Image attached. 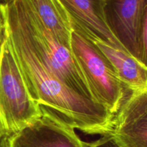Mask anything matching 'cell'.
<instances>
[{"mask_svg":"<svg viewBox=\"0 0 147 147\" xmlns=\"http://www.w3.org/2000/svg\"><path fill=\"white\" fill-rule=\"evenodd\" d=\"M110 134L123 147H147V90L128 93L113 117Z\"/></svg>","mask_w":147,"mask_h":147,"instance_id":"obj_6","label":"cell"},{"mask_svg":"<svg viewBox=\"0 0 147 147\" xmlns=\"http://www.w3.org/2000/svg\"><path fill=\"white\" fill-rule=\"evenodd\" d=\"M10 137L0 135V147H9Z\"/></svg>","mask_w":147,"mask_h":147,"instance_id":"obj_13","label":"cell"},{"mask_svg":"<svg viewBox=\"0 0 147 147\" xmlns=\"http://www.w3.org/2000/svg\"><path fill=\"white\" fill-rule=\"evenodd\" d=\"M12 1V0H0V4H8V3H9L10 1Z\"/></svg>","mask_w":147,"mask_h":147,"instance_id":"obj_14","label":"cell"},{"mask_svg":"<svg viewBox=\"0 0 147 147\" xmlns=\"http://www.w3.org/2000/svg\"><path fill=\"white\" fill-rule=\"evenodd\" d=\"M6 37V18L4 4H0V55L1 47Z\"/></svg>","mask_w":147,"mask_h":147,"instance_id":"obj_12","label":"cell"},{"mask_svg":"<svg viewBox=\"0 0 147 147\" xmlns=\"http://www.w3.org/2000/svg\"><path fill=\"white\" fill-rule=\"evenodd\" d=\"M42 116L6 35L0 55V135L11 137Z\"/></svg>","mask_w":147,"mask_h":147,"instance_id":"obj_4","label":"cell"},{"mask_svg":"<svg viewBox=\"0 0 147 147\" xmlns=\"http://www.w3.org/2000/svg\"><path fill=\"white\" fill-rule=\"evenodd\" d=\"M9 147H86V142L73 128L42 116L10 137Z\"/></svg>","mask_w":147,"mask_h":147,"instance_id":"obj_7","label":"cell"},{"mask_svg":"<svg viewBox=\"0 0 147 147\" xmlns=\"http://www.w3.org/2000/svg\"><path fill=\"white\" fill-rule=\"evenodd\" d=\"M106 25L126 52L146 65L147 0H106Z\"/></svg>","mask_w":147,"mask_h":147,"instance_id":"obj_5","label":"cell"},{"mask_svg":"<svg viewBox=\"0 0 147 147\" xmlns=\"http://www.w3.org/2000/svg\"><path fill=\"white\" fill-rule=\"evenodd\" d=\"M90 37L109 59L119 78L128 90L131 92L147 90L146 65L141 63L128 53L113 48L103 42Z\"/></svg>","mask_w":147,"mask_h":147,"instance_id":"obj_9","label":"cell"},{"mask_svg":"<svg viewBox=\"0 0 147 147\" xmlns=\"http://www.w3.org/2000/svg\"><path fill=\"white\" fill-rule=\"evenodd\" d=\"M70 50L81 70L92 96L114 117L128 93L109 59L83 28L69 20Z\"/></svg>","mask_w":147,"mask_h":147,"instance_id":"obj_3","label":"cell"},{"mask_svg":"<svg viewBox=\"0 0 147 147\" xmlns=\"http://www.w3.org/2000/svg\"><path fill=\"white\" fill-rule=\"evenodd\" d=\"M32 2L45 28L62 45L71 50L70 22L58 0H32Z\"/></svg>","mask_w":147,"mask_h":147,"instance_id":"obj_10","label":"cell"},{"mask_svg":"<svg viewBox=\"0 0 147 147\" xmlns=\"http://www.w3.org/2000/svg\"><path fill=\"white\" fill-rule=\"evenodd\" d=\"M86 147H123L113 136L106 134L101 138L90 143H86Z\"/></svg>","mask_w":147,"mask_h":147,"instance_id":"obj_11","label":"cell"},{"mask_svg":"<svg viewBox=\"0 0 147 147\" xmlns=\"http://www.w3.org/2000/svg\"><path fill=\"white\" fill-rule=\"evenodd\" d=\"M6 35L32 98L42 116L88 134H110L113 116L102 105L63 84L41 63L14 17L4 8Z\"/></svg>","mask_w":147,"mask_h":147,"instance_id":"obj_1","label":"cell"},{"mask_svg":"<svg viewBox=\"0 0 147 147\" xmlns=\"http://www.w3.org/2000/svg\"><path fill=\"white\" fill-rule=\"evenodd\" d=\"M4 8L18 23L41 63L67 87L95 101L71 50L45 28L32 0H12Z\"/></svg>","mask_w":147,"mask_h":147,"instance_id":"obj_2","label":"cell"},{"mask_svg":"<svg viewBox=\"0 0 147 147\" xmlns=\"http://www.w3.org/2000/svg\"><path fill=\"white\" fill-rule=\"evenodd\" d=\"M69 20L83 28L93 38L123 52V46L112 34L104 18L106 0H58Z\"/></svg>","mask_w":147,"mask_h":147,"instance_id":"obj_8","label":"cell"}]
</instances>
